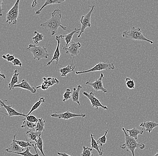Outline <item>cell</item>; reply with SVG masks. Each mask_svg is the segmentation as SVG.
<instances>
[{
  "mask_svg": "<svg viewBox=\"0 0 158 156\" xmlns=\"http://www.w3.org/2000/svg\"><path fill=\"white\" fill-rule=\"evenodd\" d=\"M52 16L44 23L40 24V27L48 29L51 32V36L56 34L59 27H61L64 30L69 32L66 27L62 25V11L59 9H56L51 14Z\"/></svg>",
  "mask_w": 158,
  "mask_h": 156,
  "instance_id": "cell-1",
  "label": "cell"
},
{
  "mask_svg": "<svg viewBox=\"0 0 158 156\" xmlns=\"http://www.w3.org/2000/svg\"><path fill=\"white\" fill-rule=\"evenodd\" d=\"M122 130L125 135V143L119 145L121 149L126 150L127 151H130L132 153V156H135L134 151L136 149H140L141 150L145 149L146 147L145 144L138 143L137 140L130 137L128 134L127 133V131L124 128H122Z\"/></svg>",
  "mask_w": 158,
  "mask_h": 156,
  "instance_id": "cell-2",
  "label": "cell"
},
{
  "mask_svg": "<svg viewBox=\"0 0 158 156\" xmlns=\"http://www.w3.org/2000/svg\"><path fill=\"white\" fill-rule=\"evenodd\" d=\"M122 37L126 39L147 41L151 44L154 43L152 40H149L145 37L140 27H136L134 26L132 27L128 30L123 31L122 33Z\"/></svg>",
  "mask_w": 158,
  "mask_h": 156,
  "instance_id": "cell-3",
  "label": "cell"
},
{
  "mask_svg": "<svg viewBox=\"0 0 158 156\" xmlns=\"http://www.w3.org/2000/svg\"><path fill=\"white\" fill-rule=\"evenodd\" d=\"M26 49L33 55V59L35 60L36 59L38 61H40L42 59H47L49 56L46 47L30 44Z\"/></svg>",
  "mask_w": 158,
  "mask_h": 156,
  "instance_id": "cell-4",
  "label": "cell"
},
{
  "mask_svg": "<svg viewBox=\"0 0 158 156\" xmlns=\"http://www.w3.org/2000/svg\"><path fill=\"white\" fill-rule=\"evenodd\" d=\"M20 0H17L14 5L10 10L6 14V23L9 25H16L18 23L17 19L19 12Z\"/></svg>",
  "mask_w": 158,
  "mask_h": 156,
  "instance_id": "cell-5",
  "label": "cell"
},
{
  "mask_svg": "<svg viewBox=\"0 0 158 156\" xmlns=\"http://www.w3.org/2000/svg\"><path fill=\"white\" fill-rule=\"evenodd\" d=\"M115 69V66L114 63L99 62L89 70L83 71H77L76 72V74L77 75L82 74L91 73V72H99V71H102L105 70H114Z\"/></svg>",
  "mask_w": 158,
  "mask_h": 156,
  "instance_id": "cell-6",
  "label": "cell"
},
{
  "mask_svg": "<svg viewBox=\"0 0 158 156\" xmlns=\"http://www.w3.org/2000/svg\"><path fill=\"white\" fill-rule=\"evenodd\" d=\"M95 6H91V8L90 10L89 11L88 13L85 15L82 16L81 17V31L79 33V35L77 36V38H80L82 34L84 33L86 28L87 27H90L91 26V18L92 14L94 10Z\"/></svg>",
  "mask_w": 158,
  "mask_h": 156,
  "instance_id": "cell-7",
  "label": "cell"
},
{
  "mask_svg": "<svg viewBox=\"0 0 158 156\" xmlns=\"http://www.w3.org/2000/svg\"><path fill=\"white\" fill-rule=\"evenodd\" d=\"M104 78V75L102 73H101L99 78L97 79L93 82H90V81H88L85 83V84L92 87L95 91H102L103 94L106 93L108 91L104 87L103 82H102Z\"/></svg>",
  "mask_w": 158,
  "mask_h": 156,
  "instance_id": "cell-8",
  "label": "cell"
},
{
  "mask_svg": "<svg viewBox=\"0 0 158 156\" xmlns=\"http://www.w3.org/2000/svg\"><path fill=\"white\" fill-rule=\"evenodd\" d=\"M81 47V44L80 42H76L72 41L69 46H64L63 49L66 51V53L67 54H69L73 56V62L74 58L75 56H77L80 53V49Z\"/></svg>",
  "mask_w": 158,
  "mask_h": 156,
  "instance_id": "cell-9",
  "label": "cell"
},
{
  "mask_svg": "<svg viewBox=\"0 0 158 156\" xmlns=\"http://www.w3.org/2000/svg\"><path fill=\"white\" fill-rule=\"evenodd\" d=\"M83 94L88 98L90 102L92 107L93 108L98 109L99 108H102L104 110L108 109V108L107 107L103 105L98 99L95 96L93 92H91L89 93L87 92H84Z\"/></svg>",
  "mask_w": 158,
  "mask_h": 156,
  "instance_id": "cell-10",
  "label": "cell"
},
{
  "mask_svg": "<svg viewBox=\"0 0 158 156\" xmlns=\"http://www.w3.org/2000/svg\"><path fill=\"white\" fill-rule=\"evenodd\" d=\"M50 116L53 118H58L59 119H64V120H69L72 118L76 117H81L83 118L86 116L85 114H77L73 113L69 111L65 112L62 113H57V112L54 114H52Z\"/></svg>",
  "mask_w": 158,
  "mask_h": 156,
  "instance_id": "cell-11",
  "label": "cell"
},
{
  "mask_svg": "<svg viewBox=\"0 0 158 156\" xmlns=\"http://www.w3.org/2000/svg\"><path fill=\"white\" fill-rule=\"evenodd\" d=\"M7 101L6 99H4L3 100H0L1 106L3 107L6 110L7 112V115L9 117H12V116H22L24 117H26L27 115L23 114V113H20L16 110H15L14 108H13L12 105L10 104H6V102Z\"/></svg>",
  "mask_w": 158,
  "mask_h": 156,
  "instance_id": "cell-12",
  "label": "cell"
},
{
  "mask_svg": "<svg viewBox=\"0 0 158 156\" xmlns=\"http://www.w3.org/2000/svg\"><path fill=\"white\" fill-rule=\"evenodd\" d=\"M43 81L42 84L36 87V89L41 88L42 90L47 91L50 87H52L55 84L59 83V81L56 78H46L44 77L43 78Z\"/></svg>",
  "mask_w": 158,
  "mask_h": 156,
  "instance_id": "cell-13",
  "label": "cell"
},
{
  "mask_svg": "<svg viewBox=\"0 0 158 156\" xmlns=\"http://www.w3.org/2000/svg\"><path fill=\"white\" fill-rule=\"evenodd\" d=\"M62 35H57L55 37V39L57 41V47L56 49L53 54V57L51 61H49L47 64V66H50L51 65L53 61H55L56 62V64H58V62L60 60V56H61V53H60V45L61 43V39H62Z\"/></svg>",
  "mask_w": 158,
  "mask_h": 156,
  "instance_id": "cell-14",
  "label": "cell"
},
{
  "mask_svg": "<svg viewBox=\"0 0 158 156\" xmlns=\"http://www.w3.org/2000/svg\"><path fill=\"white\" fill-rule=\"evenodd\" d=\"M15 88H20L29 91L32 94L35 93L36 92V89L31 86L29 82L24 79L22 80L21 82L15 85L14 86L13 89Z\"/></svg>",
  "mask_w": 158,
  "mask_h": 156,
  "instance_id": "cell-15",
  "label": "cell"
},
{
  "mask_svg": "<svg viewBox=\"0 0 158 156\" xmlns=\"http://www.w3.org/2000/svg\"><path fill=\"white\" fill-rule=\"evenodd\" d=\"M139 126L143 127L142 130H144L145 128V131H148L149 133H151L154 128L158 126V123L154 121H145L141 123Z\"/></svg>",
  "mask_w": 158,
  "mask_h": 156,
  "instance_id": "cell-16",
  "label": "cell"
},
{
  "mask_svg": "<svg viewBox=\"0 0 158 156\" xmlns=\"http://www.w3.org/2000/svg\"><path fill=\"white\" fill-rule=\"evenodd\" d=\"M16 134L14 136V139L12 140V142L11 143L8 149H6V152H17V153H22V152H24V149L22 148L15 141V139L16 138Z\"/></svg>",
  "mask_w": 158,
  "mask_h": 156,
  "instance_id": "cell-17",
  "label": "cell"
},
{
  "mask_svg": "<svg viewBox=\"0 0 158 156\" xmlns=\"http://www.w3.org/2000/svg\"><path fill=\"white\" fill-rule=\"evenodd\" d=\"M73 62L66 66H61V68L59 70L62 77H66L68 74L72 73L75 70L76 66L73 65Z\"/></svg>",
  "mask_w": 158,
  "mask_h": 156,
  "instance_id": "cell-18",
  "label": "cell"
},
{
  "mask_svg": "<svg viewBox=\"0 0 158 156\" xmlns=\"http://www.w3.org/2000/svg\"><path fill=\"white\" fill-rule=\"evenodd\" d=\"M81 31V28H76L74 29L73 31L69 32V34L67 35H62V38L64 39L66 42V45L65 46H68V45L72 42V40L73 38V36L75 33H80Z\"/></svg>",
  "mask_w": 158,
  "mask_h": 156,
  "instance_id": "cell-19",
  "label": "cell"
},
{
  "mask_svg": "<svg viewBox=\"0 0 158 156\" xmlns=\"http://www.w3.org/2000/svg\"><path fill=\"white\" fill-rule=\"evenodd\" d=\"M65 1L64 0H47V1H45L44 5L41 7L40 9L36 11L35 13V15H40L43 9H44L47 6L51 5L57 4L62 3Z\"/></svg>",
  "mask_w": 158,
  "mask_h": 156,
  "instance_id": "cell-20",
  "label": "cell"
},
{
  "mask_svg": "<svg viewBox=\"0 0 158 156\" xmlns=\"http://www.w3.org/2000/svg\"><path fill=\"white\" fill-rule=\"evenodd\" d=\"M82 88V86H81L78 85L77 86V88H73V93H72V98L73 101L77 103L78 105L79 106L81 105V103L79 101L80 92Z\"/></svg>",
  "mask_w": 158,
  "mask_h": 156,
  "instance_id": "cell-21",
  "label": "cell"
},
{
  "mask_svg": "<svg viewBox=\"0 0 158 156\" xmlns=\"http://www.w3.org/2000/svg\"><path fill=\"white\" fill-rule=\"evenodd\" d=\"M19 74L18 73V70H16L14 72V74H13L10 82L8 84V87L10 91L13 89L14 86L15 85L19 83Z\"/></svg>",
  "mask_w": 158,
  "mask_h": 156,
  "instance_id": "cell-22",
  "label": "cell"
},
{
  "mask_svg": "<svg viewBox=\"0 0 158 156\" xmlns=\"http://www.w3.org/2000/svg\"><path fill=\"white\" fill-rule=\"evenodd\" d=\"M91 136V148L93 149H95L96 150L97 152H98L99 155L101 156L103 154L104 151V150H102L100 148L99 145H98V143H97V141L95 140L94 138V135L92 134H90Z\"/></svg>",
  "mask_w": 158,
  "mask_h": 156,
  "instance_id": "cell-23",
  "label": "cell"
},
{
  "mask_svg": "<svg viewBox=\"0 0 158 156\" xmlns=\"http://www.w3.org/2000/svg\"><path fill=\"white\" fill-rule=\"evenodd\" d=\"M126 131L128 133V135L130 137L132 138H134L137 140L138 138V135H143V132H144V130H142V131H140L138 128H136V127H133V129L128 130L127 129Z\"/></svg>",
  "mask_w": 158,
  "mask_h": 156,
  "instance_id": "cell-24",
  "label": "cell"
},
{
  "mask_svg": "<svg viewBox=\"0 0 158 156\" xmlns=\"http://www.w3.org/2000/svg\"><path fill=\"white\" fill-rule=\"evenodd\" d=\"M26 135L29 138V141H35L37 142V140L40 136H41V134L36 132V131H27Z\"/></svg>",
  "mask_w": 158,
  "mask_h": 156,
  "instance_id": "cell-25",
  "label": "cell"
},
{
  "mask_svg": "<svg viewBox=\"0 0 158 156\" xmlns=\"http://www.w3.org/2000/svg\"><path fill=\"white\" fill-rule=\"evenodd\" d=\"M45 102V99L44 97L40 98L38 101L36 102V103H35L33 104V106H32L31 109L30 111L28 112V114L27 115V116H29V115H30L33 112L38 109V108L40 107V106H41V104Z\"/></svg>",
  "mask_w": 158,
  "mask_h": 156,
  "instance_id": "cell-26",
  "label": "cell"
},
{
  "mask_svg": "<svg viewBox=\"0 0 158 156\" xmlns=\"http://www.w3.org/2000/svg\"><path fill=\"white\" fill-rule=\"evenodd\" d=\"M44 126H45V121L43 120V118H39V121L36 124L35 127V131L41 134L42 132L44 131Z\"/></svg>",
  "mask_w": 158,
  "mask_h": 156,
  "instance_id": "cell-27",
  "label": "cell"
},
{
  "mask_svg": "<svg viewBox=\"0 0 158 156\" xmlns=\"http://www.w3.org/2000/svg\"><path fill=\"white\" fill-rule=\"evenodd\" d=\"M35 146L36 147V149H38L40 151V153L42 154V156H46L43 150V141L41 136H40L37 140V142L35 144Z\"/></svg>",
  "mask_w": 158,
  "mask_h": 156,
  "instance_id": "cell-28",
  "label": "cell"
},
{
  "mask_svg": "<svg viewBox=\"0 0 158 156\" xmlns=\"http://www.w3.org/2000/svg\"><path fill=\"white\" fill-rule=\"evenodd\" d=\"M31 147H27L26 149L25 150L24 152H22V153H17V152H8L10 153H13V154H16L20 155L22 156H37L36 154H32L31 153L30 150L31 149Z\"/></svg>",
  "mask_w": 158,
  "mask_h": 156,
  "instance_id": "cell-29",
  "label": "cell"
},
{
  "mask_svg": "<svg viewBox=\"0 0 158 156\" xmlns=\"http://www.w3.org/2000/svg\"><path fill=\"white\" fill-rule=\"evenodd\" d=\"M34 33L35 34V36L32 37V40L35 45H37L39 43V42L42 41L44 39V36L42 33H39L38 32L34 31Z\"/></svg>",
  "mask_w": 158,
  "mask_h": 156,
  "instance_id": "cell-30",
  "label": "cell"
},
{
  "mask_svg": "<svg viewBox=\"0 0 158 156\" xmlns=\"http://www.w3.org/2000/svg\"><path fill=\"white\" fill-rule=\"evenodd\" d=\"M27 141H17L16 139H15V141L16 143L20 146L22 148H23V149H26L27 147H32V144L31 142H29L28 140L27 139Z\"/></svg>",
  "mask_w": 158,
  "mask_h": 156,
  "instance_id": "cell-31",
  "label": "cell"
},
{
  "mask_svg": "<svg viewBox=\"0 0 158 156\" xmlns=\"http://www.w3.org/2000/svg\"><path fill=\"white\" fill-rule=\"evenodd\" d=\"M36 125L35 123H32L27 121L26 119H23V124L21 126V128L25 129H34L36 127Z\"/></svg>",
  "mask_w": 158,
  "mask_h": 156,
  "instance_id": "cell-32",
  "label": "cell"
},
{
  "mask_svg": "<svg viewBox=\"0 0 158 156\" xmlns=\"http://www.w3.org/2000/svg\"><path fill=\"white\" fill-rule=\"evenodd\" d=\"M93 149L89 147H83V151L81 156H94L92 153Z\"/></svg>",
  "mask_w": 158,
  "mask_h": 156,
  "instance_id": "cell-33",
  "label": "cell"
},
{
  "mask_svg": "<svg viewBox=\"0 0 158 156\" xmlns=\"http://www.w3.org/2000/svg\"><path fill=\"white\" fill-rule=\"evenodd\" d=\"M124 80L125 81L126 86L129 89L132 90L135 88V83L134 80L127 77L124 78Z\"/></svg>",
  "mask_w": 158,
  "mask_h": 156,
  "instance_id": "cell-34",
  "label": "cell"
},
{
  "mask_svg": "<svg viewBox=\"0 0 158 156\" xmlns=\"http://www.w3.org/2000/svg\"><path fill=\"white\" fill-rule=\"evenodd\" d=\"M108 130H106V131H105L104 135L103 136H101L100 138H99L98 140L97 141L100 146H102L106 143V141H107L106 135H107V133H108Z\"/></svg>",
  "mask_w": 158,
  "mask_h": 156,
  "instance_id": "cell-35",
  "label": "cell"
},
{
  "mask_svg": "<svg viewBox=\"0 0 158 156\" xmlns=\"http://www.w3.org/2000/svg\"><path fill=\"white\" fill-rule=\"evenodd\" d=\"M72 92L71 91V89L69 88L67 89L64 94V95H63V97H64L63 102H65L66 101L72 98Z\"/></svg>",
  "mask_w": 158,
  "mask_h": 156,
  "instance_id": "cell-36",
  "label": "cell"
},
{
  "mask_svg": "<svg viewBox=\"0 0 158 156\" xmlns=\"http://www.w3.org/2000/svg\"><path fill=\"white\" fill-rule=\"evenodd\" d=\"M25 119H26L27 121H29V122L34 123H37L39 121V119H38L36 116L32 115H30L29 116H27Z\"/></svg>",
  "mask_w": 158,
  "mask_h": 156,
  "instance_id": "cell-37",
  "label": "cell"
},
{
  "mask_svg": "<svg viewBox=\"0 0 158 156\" xmlns=\"http://www.w3.org/2000/svg\"><path fill=\"white\" fill-rule=\"evenodd\" d=\"M2 57L9 62H12L15 59L14 55H11L10 54H7L6 55H3L2 56Z\"/></svg>",
  "mask_w": 158,
  "mask_h": 156,
  "instance_id": "cell-38",
  "label": "cell"
},
{
  "mask_svg": "<svg viewBox=\"0 0 158 156\" xmlns=\"http://www.w3.org/2000/svg\"><path fill=\"white\" fill-rule=\"evenodd\" d=\"M13 65L15 66H19V67H22L23 66V63L22 61L18 59V58H15L13 61L12 62Z\"/></svg>",
  "mask_w": 158,
  "mask_h": 156,
  "instance_id": "cell-39",
  "label": "cell"
},
{
  "mask_svg": "<svg viewBox=\"0 0 158 156\" xmlns=\"http://www.w3.org/2000/svg\"><path fill=\"white\" fill-rule=\"evenodd\" d=\"M58 155L61 156H72L68 154H66V153H60V152H58L57 153Z\"/></svg>",
  "mask_w": 158,
  "mask_h": 156,
  "instance_id": "cell-40",
  "label": "cell"
},
{
  "mask_svg": "<svg viewBox=\"0 0 158 156\" xmlns=\"http://www.w3.org/2000/svg\"><path fill=\"white\" fill-rule=\"evenodd\" d=\"M2 2L3 1H2V0H0V12H1V13H0V15H1V16H2Z\"/></svg>",
  "mask_w": 158,
  "mask_h": 156,
  "instance_id": "cell-41",
  "label": "cell"
},
{
  "mask_svg": "<svg viewBox=\"0 0 158 156\" xmlns=\"http://www.w3.org/2000/svg\"><path fill=\"white\" fill-rule=\"evenodd\" d=\"M37 1H34L32 2V5H31V7L35 8L37 5Z\"/></svg>",
  "mask_w": 158,
  "mask_h": 156,
  "instance_id": "cell-42",
  "label": "cell"
},
{
  "mask_svg": "<svg viewBox=\"0 0 158 156\" xmlns=\"http://www.w3.org/2000/svg\"><path fill=\"white\" fill-rule=\"evenodd\" d=\"M32 147L34 148L35 151V154H36V155H37V156H40L39 155V154H38V152H37V150H36L37 149H36V147L35 146L34 144H32Z\"/></svg>",
  "mask_w": 158,
  "mask_h": 156,
  "instance_id": "cell-43",
  "label": "cell"
},
{
  "mask_svg": "<svg viewBox=\"0 0 158 156\" xmlns=\"http://www.w3.org/2000/svg\"><path fill=\"white\" fill-rule=\"evenodd\" d=\"M0 76H1V78H2V80L5 79L6 78V76L4 74H2V72L1 71V74H0Z\"/></svg>",
  "mask_w": 158,
  "mask_h": 156,
  "instance_id": "cell-44",
  "label": "cell"
},
{
  "mask_svg": "<svg viewBox=\"0 0 158 156\" xmlns=\"http://www.w3.org/2000/svg\"><path fill=\"white\" fill-rule=\"evenodd\" d=\"M153 156H158V151L157 152L156 154L154 155Z\"/></svg>",
  "mask_w": 158,
  "mask_h": 156,
  "instance_id": "cell-45",
  "label": "cell"
}]
</instances>
